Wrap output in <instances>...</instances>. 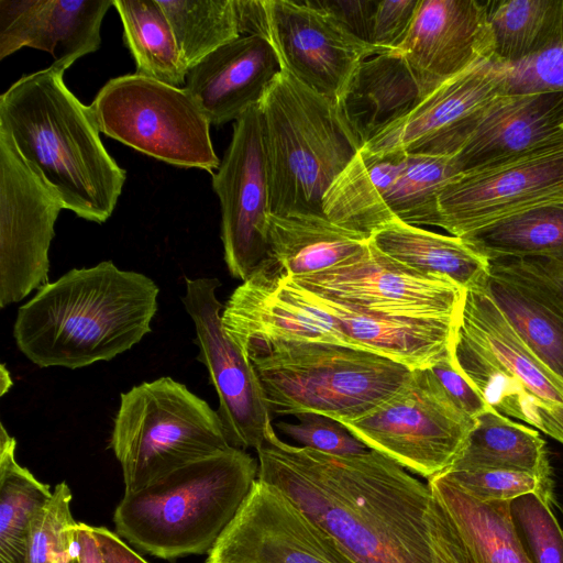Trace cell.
<instances>
[{"label":"cell","mask_w":563,"mask_h":563,"mask_svg":"<svg viewBox=\"0 0 563 563\" xmlns=\"http://www.w3.org/2000/svg\"><path fill=\"white\" fill-rule=\"evenodd\" d=\"M257 478L274 485L356 563H434L428 484L374 451L333 455L282 440L257 450Z\"/></svg>","instance_id":"1"},{"label":"cell","mask_w":563,"mask_h":563,"mask_svg":"<svg viewBox=\"0 0 563 563\" xmlns=\"http://www.w3.org/2000/svg\"><path fill=\"white\" fill-rule=\"evenodd\" d=\"M158 294L152 278L112 261L73 268L18 309L13 338L38 367L110 361L151 332Z\"/></svg>","instance_id":"2"},{"label":"cell","mask_w":563,"mask_h":563,"mask_svg":"<svg viewBox=\"0 0 563 563\" xmlns=\"http://www.w3.org/2000/svg\"><path fill=\"white\" fill-rule=\"evenodd\" d=\"M51 65L18 79L0 96V130L63 208L106 222L117 206L125 170L110 156L89 107Z\"/></svg>","instance_id":"3"},{"label":"cell","mask_w":563,"mask_h":563,"mask_svg":"<svg viewBox=\"0 0 563 563\" xmlns=\"http://www.w3.org/2000/svg\"><path fill=\"white\" fill-rule=\"evenodd\" d=\"M258 462L230 446L124 492L113 522L130 544L161 559L208 553L257 479Z\"/></svg>","instance_id":"4"},{"label":"cell","mask_w":563,"mask_h":563,"mask_svg":"<svg viewBox=\"0 0 563 563\" xmlns=\"http://www.w3.org/2000/svg\"><path fill=\"white\" fill-rule=\"evenodd\" d=\"M260 107L271 213L324 216L327 191L361 150L338 102L280 70Z\"/></svg>","instance_id":"5"},{"label":"cell","mask_w":563,"mask_h":563,"mask_svg":"<svg viewBox=\"0 0 563 563\" xmlns=\"http://www.w3.org/2000/svg\"><path fill=\"white\" fill-rule=\"evenodd\" d=\"M253 365L275 415L357 419L395 395L413 369L377 353L333 343L275 341L253 345Z\"/></svg>","instance_id":"6"},{"label":"cell","mask_w":563,"mask_h":563,"mask_svg":"<svg viewBox=\"0 0 563 563\" xmlns=\"http://www.w3.org/2000/svg\"><path fill=\"white\" fill-rule=\"evenodd\" d=\"M230 446L218 411L172 377L120 395L110 448L122 467L124 492Z\"/></svg>","instance_id":"7"},{"label":"cell","mask_w":563,"mask_h":563,"mask_svg":"<svg viewBox=\"0 0 563 563\" xmlns=\"http://www.w3.org/2000/svg\"><path fill=\"white\" fill-rule=\"evenodd\" d=\"M98 130L165 163L213 174L220 161L205 112L180 87L137 74L110 79L89 106Z\"/></svg>","instance_id":"8"},{"label":"cell","mask_w":563,"mask_h":563,"mask_svg":"<svg viewBox=\"0 0 563 563\" xmlns=\"http://www.w3.org/2000/svg\"><path fill=\"white\" fill-rule=\"evenodd\" d=\"M340 423L368 449L430 479L453 464L475 420L454 402L430 368H418L386 401Z\"/></svg>","instance_id":"9"},{"label":"cell","mask_w":563,"mask_h":563,"mask_svg":"<svg viewBox=\"0 0 563 563\" xmlns=\"http://www.w3.org/2000/svg\"><path fill=\"white\" fill-rule=\"evenodd\" d=\"M242 35L273 46L280 69L338 102L358 65L375 49L303 0H235Z\"/></svg>","instance_id":"10"},{"label":"cell","mask_w":563,"mask_h":563,"mask_svg":"<svg viewBox=\"0 0 563 563\" xmlns=\"http://www.w3.org/2000/svg\"><path fill=\"white\" fill-rule=\"evenodd\" d=\"M212 188L220 200L227 267L244 282L269 257L271 190L260 103L234 121Z\"/></svg>","instance_id":"11"},{"label":"cell","mask_w":563,"mask_h":563,"mask_svg":"<svg viewBox=\"0 0 563 563\" xmlns=\"http://www.w3.org/2000/svg\"><path fill=\"white\" fill-rule=\"evenodd\" d=\"M64 209L0 130V307L48 283V251Z\"/></svg>","instance_id":"12"},{"label":"cell","mask_w":563,"mask_h":563,"mask_svg":"<svg viewBox=\"0 0 563 563\" xmlns=\"http://www.w3.org/2000/svg\"><path fill=\"white\" fill-rule=\"evenodd\" d=\"M290 279L310 292L362 311L412 319H456L466 291L446 277L395 262L371 240L366 251L349 262Z\"/></svg>","instance_id":"13"},{"label":"cell","mask_w":563,"mask_h":563,"mask_svg":"<svg viewBox=\"0 0 563 563\" xmlns=\"http://www.w3.org/2000/svg\"><path fill=\"white\" fill-rule=\"evenodd\" d=\"M183 303L194 321L197 360L209 372L219 398L218 413L229 444L257 450L274 428L272 412L257 374L247 356L222 327V305L216 296L218 278H186Z\"/></svg>","instance_id":"14"},{"label":"cell","mask_w":563,"mask_h":563,"mask_svg":"<svg viewBox=\"0 0 563 563\" xmlns=\"http://www.w3.org/2000/svg\"><path fill=\"white\" fill-rule=\"evenodd\" d=\"M206 563H356L279 488L257 478Z\"/></svg>","instance_id":"15"},{"label":"cell","mask_w":563,"mask_h":563,"mask_svg":"<svg viewBox=\"0 0 563 563\" xmlns=\"http://www.w3.org/2000/svg\"><path fill=\"white\" fill-rule=\"evenodd\" d=\"M560 194L563 142L455 176L438 197L437 227L462 238Z\"/></svg>","instance_id":"16"},{"label":"cell","mask_w":563,"mask_h":563,"mask_svg":"<svg viewBox=\"0 0 563 563\" xmlns=\"http://www.w3.org/2000/svg\"><path fill=\"white\" fill-rule=\"evenodd\" d=\"M509 66L484 58L450 78L363 148L454 156L486 109L507 93Z\"/></svg>","instance_id":"17"},{"label":"cell","mask_w":563,"mask_h":563,"mask_svg":"<svg viewBox=\"0 0 563 563\" xmlns=\"http://www.w3.org/2000/svg\"><path fill=\"white\" fill-rule=\"evenodd\" d=\"M221 320L227 335L244 354L253 345L275 341L355 347L336 320L269 260L234 289Z\"/></svg>","instance_id":"18"},{"label":"cell","mask_w":563,"mask_h":563,"mask_svg":"<svg viewBox=\"0 0 563 563\" xmlns=\"http://www.w3.org/2000/svg\"><path fill=\"white\" fill-rule=\"evenodd\" d=\"M395 54L411 69L423 99L450 78L494 57L485 1L420 0Z\"/></svg>","instance_id":"19"},{"label":"cell","mask_w":563,"mask_h":563,"mask_svg":"<svg viewBox=\"0 0 563 563\" xmlns=\"http://www.w3.org/2000/svg\"><path fill=\"white\" fill-rule=\"evenodd\" d=\"M113 0H0V59L27 46L49 53L64 71L100 47Z\"/></svg>","instance_id":"20"},{"label":"cell","mask_w":563,"mask_h":563,"mask_svg":"<svg viewBox=\"0 0 563 563\" xmlns=\"http://www.w3.org/2000/svg\"><path fill=\"white\" fill-rule=\"evenodd\" d=\"M563 142V90L504 95L483 113L454 157L461 173Z\"/></svg>","instance_id":"21"},{"label":"cell","mask_w":563,"mask_h":563,"mask_svg":"<svg viewBox=\"0 0 563 563\" xmlns=\"http://www.w3.org/2000/svg\"><path fill=\"white\" fill-rule=\"evenodd\" d=\"M280 70L278 57L266 38L241 35L191 67L184 88L210 124L218 126L236 121L258 104Z\"/></svg>","instance_id":"22"},{"label":"cell","mask_w":563,"mask_h":563,"mask_svg":"<svg viewBox=\"0 0 563 563\" xmlns=\"http://www.w3.org/2000/svg\"><path fill=\"white\" fill-rule=\"evenodd\" d=\"M457 322L520 379L547 419L548 435L563 444V380L522 342L483 285L465 291Z\"/></svg>","instance_id":"23"},{"label":"cell","mask_w":563,"mask_h":563,"mask_svg":"<svg viewBox=\"0 0 563 563\" xmlns=\"http://www.w3.org/2000/svg\"><path fill=\"white\" fill-rule=\"evenodd\" d=\"M308 292L336 320L355 347L377 353L411 369L431 367L449 350L459 319H412L371 313Z\"/></svg>","instance_id":"24"},{"label":"cell","mask_w":563,"mask_h":563,"mask_svg":"<svg viewBox=\"0 0 563 563\" xmlns=\"http://www.w3.org/2000/svg\"><path fill=\"white\" fill-rule=\"evenodd\" d=\"M422 100L421 89L405 59L385 53L358 65L338 104L363 148Z\"/></svg>","instance_id":"25"},{"label":"cell","mask_w":563,"mask_h":563,"mask_svg":"<svg viewBox=\"0 0 563 563\" xmlns=\"http://www.w3.org/2000/svg\"><path fill=\"white\" fill-rule=\"evenodd\" d=\"M269 257L289 278L331 269L363 254L366 234L340 227L325 216L269 214Z\"/></svg>","instance_id":"26"},{"label":"cell","mask_w":563,"mask_h":563,"mask_svg":"<svg viewBox=\"0 0 563 563\" xmlns=\"http://www.w3.org/2000/svg\"><path fill=\"white\" fill-rule=\"evenodd\" d=\"M369 240L395 262L422 274L446 277L465 290L482 286L489 274V262L454 235L393 221Z\"/></svg>","instance_id":"27"},{"label":"cell","mask_w":563,"mask_h":563,"mask_svg":"<svg viewBox=\"0 0 563 563\" xmlns=\"http://www.w3.org/2000/svg\"><path fill=\"white\" fill-rule=\"evenodd\" d=\"M406 152L360 150L323 198V213L335 224L371 236L385 225L383 205Z\"/></svg>","instance_id":"28"},{"label":"cell","mask_w":563,"mask_h":563,"mask_svg":"<svg viewBox=\"0 0 563 563\" xmlns=\"http://www.w3.org/2000/svg\"><path fill=\"white\" fill-rule=\"evenodd\" d=\"M461 239L488 262L542 258L563 263V194L505 216Z\"/></svg>","instance_id":"29"},{"label":"cell","mask_w":563,"mask_h":563,"mask_svg":"<svg viewBox=\"0 0 563 563\" xmlns=\"http://www.w3.org/2000/svg\"><path fill=\"white\" fill-rule=\"evenodd\" d=\"M428 485L477 563H531L511 521L509 501H482L442 474Z\"/></svg>","instance_id":"30"},{"label":"cell","mask_w":563,"mask_h":563,"mask_svg":"<svg viewBox=\"0 0 563 563\" xmlns=\"http://www.w3.org/2000/svg\"><path fill=\"white\" fill-rule=\"evenodd\" d=\"M494 468L552 476L545 441L539 431L489 407L475 419L462 451L448 470Z\"/></svg>","instance_id":"31"},{"label":"cell","mask_w":563,"mask_h":563,"mask_svg":"<svg viewBox=\"0 0 563 563\" xmlns=\"http://www.w3.org/2000/svg\"><path fill=\"white\" fill-rule=\"evenodd\" d=\"M137 75L175 87L185 85L189 67L157 0H113Z\"/></svg>","instance_id":"32"},{"label":"cell","mask_w":563,"mask_h":563,"mask_svg":"<svg viewBox=\"0 0 563 563\" xmlns=\"http://www.w3.org/2000/svg\"><path fill=\"white\" fill-rule=\"evenodd\" d=\"M0 430V563H23L30 523L53 492L16 462L15 439Z\"/></svg>","instance_id":"33"},{"label":"cell","mask_w":563,"mask_h":563,"mask_svg":"<svg viewBox=\"0 0 563 563\" xmlns=\"http://www.w3.org/2000/svg\"><path fill=\"white\" fill-rule=\"evenodd\" d=\"M483 288L522 342L563 380V319L521 286L490 271Z\"/></svg>","instance_id":"34"},{"label":"cell","mask_w":563,"mask_h":563,"mask_svg":"<svg viewBox=\"0 0 563 563\" xmlns=\"http://www.w3.org/2000/svg\"><path fill=\"white\" fill-rule=\"evenodd\" d=\"M461 174L452 156L406 152L402 168L384 205L385 225L393 221L422 227L438 224V197Z\"/></svg>","instance_id":"35"},{"label":"cell","mask_w":563,"mask_h":563,"mask_svg":"<svg viewBox=\"0 0 563 563\" xmlns=\"http://www.w3.org/2000/svg\"><path fill=\"white\" fill-rule=\"evenodd\" d=\"M485 5L494 57L511 66L532 57L544 46L559 0H488Z\"/></svg>","instance_id":"36"},{"label":"cell","mask_w":563,"mask_h":563,"mask_svg":"<svg viewBox=\"0 0 563 563\" xmlns=\"http://www.w3.org/2000/svg\"><path fill=\"white\" fill-rule=\"evenodd\" d=\"M189 67L240 37L235 0H157Z\"/></svg>","instance_id":"37"},{"label":"cell","mask_w":563,"mask_h":563,"mask_svg":"<svg viewBox=\"0 0 563 563\" xmlns=\"http://www.w3.org/2000/svg\"><path fill=\"white\" fill-rule=\"evenodd\" d=\"M71 499L65 482L54 487L51 499L30 523L23 563H74L78 522L71 515Z\"/></svg>","instance_id":"38"},{"label":"cell","mask_w":563,"mask_h":563,"mask_svg":"<svg viewBox=\"0 0 563 563\" xmlns=\"http://www.w3.org/2000/svg\"><path fill=\"white\" fill-rule=\"evenodd\" d=\"M442 475L482 501H511L527 494H537L550 506L555 504L552 476L500 468L446 470Z\"/></svg>","instance_id":"39"},{"label":"cell","mask_w":563,"mask_h":563,"mask_svg":"<svg viewBox=\"0 0 563 563\" xmlns=\"http://www.w3.org/2000/svg\"><path fill=\"white\" fill-rule=\"evenodd\" d=\"M552 508L537 494L509 501L511 521L531 563H563V528Z\"/></svg>","instance_id":"40"},{"label":"cell","mask_w":563,"mask_h":563,"mask_svg":"<svg viewBox=\"0 0 563 563\" xmlns=\"http://www.w3.org/2000/svg\"><path fill=\"white\" fill-rule=\"evenodd\" d=\"M561 90H563V0H559L551 34L541 51L526 60L509 66L506 95Z\"/></svg>","instance_id":"41"},{"label":"cell","mask_w":563,"mask_h":563,"mask_svg":"<svg viewBox=\"0 0 563 563\" xmlns=\"http://www.w3.org/2000/svg\"><path fill=\"white\" fill-rule=\"evenodd\" d=\"M489 271L518 284L563 319V263L507 258L489 262Z\"/></svg>","instance_id":"42"},{"label":"cell","mask_w":563,"mask_h":563,"mask_svg":"<svg viewBox=\"0 0 563 563\" xmlns=\"http://www.w3.org/2000/svg\"><path fill=\"white\" fill-rule=\"evenodd\" d=\"M296 417L297 422L279 421L276 427L300 446L333 455H358L371 450L332 418L312 412Z\"/></svg>","instance_id":"43"},{"label":"cell","mask_w":563,"mask_h":563,"mask_svg":"<svg viewBox=\"0 0 563 563\" xmlns=\"http://www.w3.org/2000/svg\"><path fill=\"white\" fill-rule=\"evenodd\" d=\"M420 0H380L374 14L372 46L376 55L394 53L404 43Z\"/></svg>","instance_id":"44"},{"label":"cell","mask_w":563,"mask_h":563,"mask_svg":"<svg viewBox=\"0 0 563 563\" xmlns=\"http://www.w3.org/2000/svg\"><path fill=\"white\" fill-rule=\"evenodd\" d=\"M427 523L434 563H477L446 509L432 492Z\"/></svg>","instance_id":"45"},{"label":"cell","mask_w":563,"mask_h":563,"mask_svg":"<svg viewBox=\"0 0 563 563\" xmlns=\"http://www.w3.org/2000/svg\"><path fill=\"white\" fill-rule=\"evenodd\" d=\"M303 2L327 14L344 31L372 46L377 0H303Z\"/></svg>","instance_id":"46"},{"label":"cell","mask_w":563,"mask_h":563,"mask_svg":"<svg viewBox=\"0 0 563 563\" xmlns=\"http://www.w3.org/2000/svg\"><path fill=\"white\" fill-rule=\"evenodd\" d=\"M429 368L454 402L472 419L475 420L489 408L481 394L456 367L451 354V345Z\"/></svg>","instance_id":"47"},{"label":"cell","mask_w":563,"mask_h":563,"mask_svg":"<svg viewBox=\"0 0 563 563\" xmlns=\"http://www.w3.org/2000/svg\"><path fill=\"white\" fill-rule=\"evenodd\" d=\"M99 541L106 563H148L123 539L104 527H92Z\"/></svg>","instance_id":"48"},{"label":"cell","mask_w":563,"mask_h":563,"mask_svg":"<svg viewBox=\"0 0 563 563\" xmlns=\"http://www.w3.org/2000/svg\"><path fill=\"white\" fill-rule=\"evenodd\" d=\"M77 563H106L92 527L85 523L77 527Z\"/></svg>","instance_id":"49"},{"label":"cell","mask_w":563,"mask_h":563,"mask_svg":"<svg viewBox=\"0 0 563 563\" xmlns=\"http://www.w3.org/2000/svg\"><path fill=\"white\" fill-rule=\"evenodd\" d=\"M12 386V379L5 364H1L0 368V395L3 396Z\"/></svg>","instance_id":"50"}]
</instances>
